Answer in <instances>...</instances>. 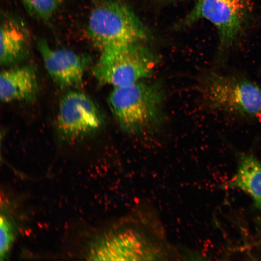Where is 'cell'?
Returning <instances> with one entry per match:
<instances>
[{
  "label": "cell",
  "instance_id": "6da1fadb",
  "mask_svg": "<svg viewBox=\"0 0 261 261\" xmlns=\"http://www.w3.org/2000/svg\"><path fill=\"white\" fill-rule=\"evenodd\" d=\"M164 94L157 83L140 81L114 87L108 97L110 110L120 128L128 133H140L161 121Z\"/></svg>",
  "mask_w": 261,
  "mask_h": 261
},
{
  "label": "cell",
  "instance_id": "7a4b0ae2",
  "mask_svg": "<svg viewBox=\"0 0 261 261\" xmlns=\"http://www.w3.org/2000/svg\"><path fill=\"white\" fill-rule=\"evenodd\" d=\"M199 89L205 105L213 110L249 118L261 115V87L244 76L209 71Z\"/></svg>",
  "mask_w": 261,
  "mask_h": 261
},
{
  "label": "cell",
  "instance_id": "3957f363",
  "mask_svg": "<svg viewBox=\"0 0 261 261\" xmlns=\"http://www.w3.org/2000/svg\"><path fill=\"white\" fill-rule=\"evenodd\" d=\"M89 36L103 49L139 43L149 32L132 10L120 0H104L91 11L88 21Z\"/></svg>",
  "mask_w": 261,
  "mask_h": 261
},
{
  "label": "cell",
  "instance_id": "277c9868",
  "mask_svg": "<svg viewBox=\"0 0 261 261\" xmlns=\"http://www.w3.org/2000/svg\"><path fill=\"white\" fill-rule=\"evenodd\" d=\"M156 61L154 53L139 43L121 45L101 50L92 72L100 84L125 87L149 77Z\"/></svg>",
  "mask_w": 261,
  "mask_h": 261
},
{
  "label": "cell",
  "instance_id": "5b68a950",
  "mask_svg": "<svg viewBox=\"0 0 261 261\" xmlns=\"http://www.w3.org/2000/svg\"><path fill=\"white\" fill-rule=\"evenodd\" d=\"M251 15L250 0H197L181 26L200 19L213 24L218 33V57L221 58L239 42Z\"/></svg>",
  "mask_w": 261,
  "mask_h": 261
},
{
  "label": "cell",
  "instance_id": "8992f818",
  "mask_svg": "<svg viewBox=\"0 0 261 261\" xmlns=\"http://www.w3.org/2000/svg\"><path fill=\"white\" fill-rule=\"evenodd\" d=\"M102 115L97 104L87 94L70 89L61 98L57 118V128L62 140L73 142L100 130Z\"/></svg>",
  "mask_w": 261,
  "mask_h": 261
},
{
  "label": "cell",
  "instance_id": "52a82bcc",
  "mask_svg": "<svg viewBox=\"0 0 261 261\" xmlns=\"http://www.w3.org/2000/svg\"><path fill=\"white\" fill-rule=\"evenodd\" d=\"M36 45L45 67L56 85L61 89H77L81 87L89 58L65 49H55L44 38Z\"/></svg>",
  "mask_w": 261,
  "mask_h": 261
},
{
  "label": "cell",
  "instance_id": "ba28073f",
  "mask_svg": "<svg viewBox=\"0 0 261 261\" xmlns=\"http://www.w3.org/2000/svg\"><path fill=\"white\" fill-rule=\"evenodd\" d=\"M34 68L24 65L4 69L0 76V98L3 103L32 102L38 93Z\"/></svg>",
  "mask_w": 261,
  "mask_h": 261
},
{
  "label": "cell",
  "instance_id": "9c48e42d",
  "mask_svg": "<svg viewBox=\"0 0 261 261\" xmlns=\"http://www.w3.org/2000/svg\"><path fill=\"white\" fill-rule=\"evenodd\" d=\"M0 33L1 65L10 67L23 60L29 49V37L23 25L14 17L4 16Z\"/></svg>",
  "mask_w": 261,
  "mask_h": 261
},
{
  "label": "cell",
  "instance_id": "30bf717a",
  "mask_svg": "<svg viewBox=\"0 0 261 261\" xmlns=\"http://www.w3.org/2000/svg\"><path fill=\"white\" fill-rule=\"evenodd\" d=\"M230 185L248 193L261 209V161L250 155L241 156L237 171Z\"/></svg>",
  "mask_w": 261,
  "mask_h": 261
},
{
  "label": "cell",
  "instance_id": "8fae6325",
  "mask_svg": "<svg viewBox=\"0 0 261 261\" xmlns=\"http://www.w3.org/2000/svg\"><path fill=\"white\" fill-rule=\"evenodd\" d=\"M21 0L32 15L43 20L50 19L62 3V0Z\"/></svg>",
  "mask_w": 261,
  "mask_h": 261
},
{
  "label": "cell",
  "instance_id": "7c38bea8",
  "mask_svg": "<svg viewBox=\"0 0 261 261\" xmlns=\"http://www.w3.org/2000/svg\"><path fill=\"white\" fill-rule=\"evenodd\" d=\"M0 258L2 260L7 256L14 238L11 223L6 216L2 214L0 215Z\"/></svg>",
  "mask_w": 261,
  "mask_h": 261
}]
</instances>
